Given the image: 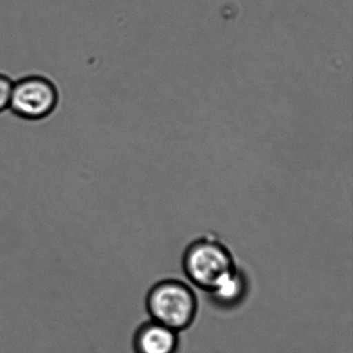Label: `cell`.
I'll use <instances>...</instances> for the list:
<instances>
[{
	"label": "cell",
	"mask_w": 353,
	"mask_h": 353,
	"mask_svg": "<svg viewBox=\"0 0 353 353\" xmlns=\"http://www.w3.org/2000/svg\"><path fill=\"white\" fill-rule=\"evenodd\" d=\"M145 307L150 319L181 332L195 321L198 299L187 283L166 279L156 283L148 290Z\"/></svg>",
	"instance_id": "cell-1"
},
{
	"label": "cell",
	"mask_w": 353,
	"mask_h": 353,
	"mask_svg": "<svg viewBox=\"0 0 353 353\" xmlns=\"http://www.w3.org/2000/svg\"><path fill=\"white\" fill-rule=\"evenodd\" d=\"M59 98L52 81L42 76H30L14 83L10 108L26 121H41L52 114Z\"/></svg>",
	"instance_id": "cell-3"
},
{
	"label": "cell",
	"mask_w": 353,
	"mask_h": 353,
	"mask_svg": "<svg viewBox=\"0 0 353 353\" xmlns=\"http://www.w3.org/2000/svg\"><path fill=\"white\" fill-rule=\"evenodd\" d=\"M181 266L194 286L208 292L237 265L224 243L212 237H201L185 248Z\"/></svg>",
	"instance_id": "cell-2"
},
{
	"label": "cell",
	"mask_w": 353,
	"mask_h": 353,
	"mask_svg": "<svg viewBox=\"0 0 353 353\" xmlns=\"http://www.w3.org/2000/svg\"><path fill=\"white\" fill-rule=\"evenodd\" d=\"M132 348L134 353H177L179 332L154 320H148L136 328Z\"/></svg>",
	"instance_id": "cell-4"
},
{
	"label": "cell",
	"mask_w": 353,
	"mask_h": 353,
	"mask_svg": "<svg viewBox=\"0 0 353 353\" xmlns=\"http://www.w3.org/2000/svg\"><path fill=\"white\" fill-rule=\"evenodd\" d=\"M14 82L8 76L0 74V113L10 108Z\"/></svg>",
	"instance_id": "cell-6"
},
{
	"label": "cell",
	"mask_w": 353,
	"mask_h": 353,
	"mask_svg": "<svg viewBox=\"0 0 353 353\" xmlns=\"http://www.w3.org/2000/svg\"><path fill=\"white\" fill-rule=\"evenodd\" d=\"M249 291V280L247 274L239 268L221 279L208 293L210 303L216 309L232 310L239 307Z\"/></svg>",
	"instance_id": "cell-5"
}]
</instances>
